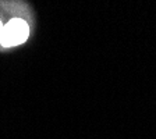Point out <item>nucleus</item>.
<instances>
[{
  "mask_svg": "<svg viewBox=\"0 0 156 139\" xmlns=\"http://www.w3.org/2000/svg\"><path fill=\"white\" fill-rule=\"evenodd\" d=\"M29 36V25L23 18H11L4 24L0 35V46L2 47H14L27 42Z\"/></svg>",
  "mask_w": 156,
  "mask_h": 139,
  "instance_id": "nucleus-1",
  "label": "nucleus"
}]
</instances>
